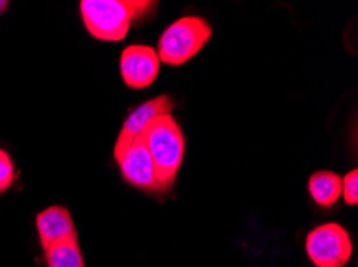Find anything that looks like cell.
Returning <instances> with one entry per match:
<instances>
[{
	"label": "cell",
	"instance_id": "cell-1",
	"mask_svg": "<svg viewBox=\"0 0 358 267\" xmlns=\"http://www.w3.org/2000/svg\"><path fill=\"white\" fill-rule=\"evenodd\" d=\"M151 0H83L79 3L84 26L101 42H121L130 27L156 8Z\"/></svg>",
	"mask_w": 358,
	"mask_h": 267
},
{
	"label": "cell",
	"instance_id": "cell-2",
	"mask_svg": "<svg viewBox=\"0 0 358 267\" xmlns=\"http://www.w3.org/2000/svg\"><path fill=\"white\" fill-rule=\"evenodd\" d=\"M140 139L153 160L159 188L166 192L176 183L185 159V135L172 114H166L151 121Z\"/></svg>",
	"mask_w": 358,
	"mask_h": 267
},
{
	"label": "cell",
	"instance_id": "cell-3",
	"mask_svg": "<svg viewBox=\"0 0 358 267\" xmlns=\"http://www.w3.org/2000/svg\"><path fill=\"white\" fill-rule=\"evenodd\" d=\"M213 37V26L201 16H183L173 21L162 32L158 42L159 61L169 66H182L208 45Z\"/></svg>",
	"mask_w": 358,
	"mask_h": 267
},
{
	"label": "cell",
	"instance_id": "cell-4",
	"mask_svg": "<svg viewBox=\"0 0 358 267\" xmlns=\"http://www.w3.org/2000/svg\"><path fill=\"white\" fill-rule=\"evenodd\" d=\"M306 252L313 266L344 267L354 253V243L345 227L338 222H327L308 232Z\"/></svg>",
	"mask_w": 358,
	"mask_h": 267
},
{
	"label": "cell",
	"instance_id": "cell-5",
	"mask_svg": "<svg viewBox=\"0 0 358 267\" xmlns=\"http://www.w3.org/2000/svg\"><path fill=\"white\" fill-rule=\"evenodd\" d=\"M119 69H121L124 84L129 89L142 90L148 89L158 79L161 61L153 47L135 43L124 48Z\"/></svg>",
	"mask_w": 358,
	"mask_h": 267
},
{
	"label": "cell",
	"instance_id": "cell-6",
	"mask_svg": "<svg viewBox=\"0 0 358 267\" xmlns=\"http://www.w3.org/2000/svg\"><path fill=\"white\" fill-rule=\"evenodd\" d=\"M173 107V101L171 96L159 95L153 98V100L145 101L143 105H140L137 109H134L129 114L126 122L122 123L121 132H119L115 144V159L117 160L127 147L134 143L135 139H138L143 135L145 128L148 127V123L155 119L166 114H171Z\"/></svg>",
	"mask_w": 358,
	"mask_h": 267
},
{
	"label": "cell",
	"instance_id": "cell-7",
	"mask_svg": "<svg viewBox=\"0 0 358 267\" xmlns=\"http://www.w3.org/2000/svg\"><path fill=\"white\" fill-rule=\"evenodd\" d=\"M116 162L121 168L122 178L130 186L142 189L145 192H162L156 179L153 160L142 139H135Z\"/></svg>",
	"mask_w": 358,
	"mask_h": 267
},
{
	"label": "cell",
	"instance_id": "cell-8",
	"mask_svg": "<svg viewBox=\"0 0 358 267\" xmlns=\"http://www.w3.org/2000/svg\"><path fill=\"white\" fill-rule=\"evenodd\" d=\"M36 229L43 250L69 238H78L73 216L68 208L59 205L48 206L36 218Z\"/></svg>",
	"mask_w": 358,
	"mask_h": 267
},
{
	"label": "cell",
	"instance_id": "cell-9",
	"mask_svg": "<svg viewBox=\"0 0 358 267\" xmlns=\"http://www.w3.org/2000/svg\"><path fill=\"white\" fill-rule=\"evenodd\" d=\"M343 178L329 170H320L308 179V194L318 206L329 208L341 199Z\"/></svg>",
	"mask_w": 358,
	"mask_h": 267
},
{
	"label": "cell",
	"instance_id": "cell-10",
	"mask_svg": "<svg viewBox=\"0 0 358 267\" xmlns=\"http://www.w3.org/2000/svg\"><path fill=\"white\" fill-rule=\"evenodd\" d=\"M45 261L48 267H85L79 238H69L45 250Z\"/></svg>",
	"mask_w": 358,
	"mask_h": 267
},
{
	"label": "cell",
	"instance_id": "cell-11",
	"mask_svg": "<svg viewBox=\"0 0 358 267\" xmlns=\"http://www.w3.org/2000/svg\"><path fill=\"white\" fill-rule=\"evenodd\" d=\"M341 197H343L345 204L350 206H355L358 204V171L357 170H350L343 178Z\"/></svg>",
	"mask_w": 358,
	"mask_h": 267
},
{
	"label": "cell",
	"instance_id": "cell-12",
	"mask_svg": "<svg viewBox=\"0 0 358 267\" xmlns=\"http://www.w3.org/2000/svg\"><path fill=\"white\" fill-rule=\"evenodd\" d=\"M15 181V165L12 157L0 147V194L10 189Z\"/></svg>",
	"mask_w": 358,
	"mask_h": 267
},
{
	"label": "cell",
	"instance_id": "cell-13",
	"mask_svg": "<svg viewBox=\"0 0 358 267\" xmlns=\"http://www.w3.org/2000/svg\"><path fill=\"white\" fill-rule=\"evenodd\" d=\"M7 7H8V2H2V0H0V13L5 12V10H7Z\"/></svg>",
	"mask_w": 358,
	"mask_h": 267
}]
</instances>
